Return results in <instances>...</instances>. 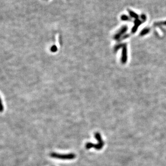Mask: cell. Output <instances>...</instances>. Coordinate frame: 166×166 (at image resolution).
<instances>
[{
  "instance_id": "obj_2",
  "label": "cell",
  "mask_w": 166,
  "mask_h": 166,
  "mask_svg": "<svg viewBox=\"0 0 166 166\" xmlns=\"http://www.w3.org/2000/svg\"><path fill=\"white\" fill-rule=\"evenodd\" d=\"M95 136L96 139L98 141V144L95 145V144H92L91 143H90V142L87 143L85 144V148H86V149H90L91 148H92V147H94L96 149H97V150L101 149L102 148V147L103 145V142L101 140V135L98 132H96L95 134Z\"/></svg>"
},
{
  "instance_id": "obj_1",
  "label": "cell",
  "mask_w": 166,
  "mask_h": 166,
  "mask_svg": "<svg viewBox=\"0 0 166 166\" xmlns=\"http://www.w3.org/2000/svg\"><path fill=\"white\" fill-rule=\"evenodd\" d=\"M50 156L51 157L62 160H71L74 159L76 157V155L73 153L67 154H62L55 152H52L50 154Z\"/></svg>"
}]
</instances>
